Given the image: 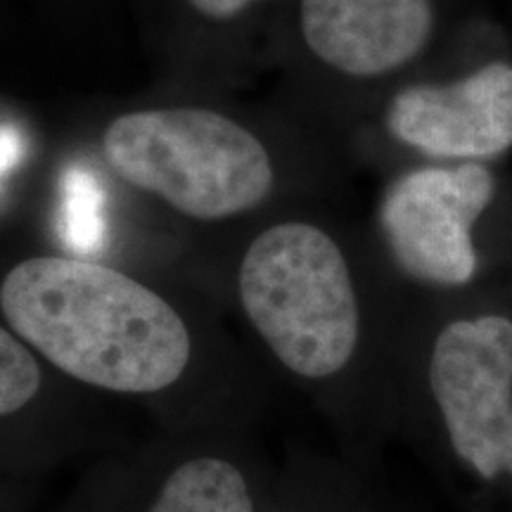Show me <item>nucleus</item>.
Here are the masks:
<instances>
[{"label": "nucleus", "instance_id": "f257e3e1", "mask_svg": "<svg viewBox=\"0 0 512 512\" xmlns=\"http://www.w3.org/2000/svg\"><path fill=\"white\" fill-rule=\"evenodd\" d=\"M0 309L19 339L93 387L162 392L188 368L190 335L174 306L110 266L27 259L5 275Z\"/></svg>", "mask_w": 512, "mask_h": 512}, {"label": "nucleus", "instance_id": "f03ea898", "mask_svg": "<svg viewBox=\"0 0 512 512\" xmlns=\"http://www.w3.org/2000/svg\"><path fill=\"white\" fill-rule=\"evenodd\" d=\"M105 159L126 183L202 221L259 207L273 188V162L245 126L200 107L117 117L102 136Z\"/></svg>", "mask_w": 512, "mask_h": 512}, {"label": "nucleus", "instance_id": "7ed1b4c3", "mask_svg": "<svg viewBox=\"0 0 512 512\" xmlns=\"http://www.w3.org/2000/svg\"><path fill=\"white\" fill-rule=\"evenodd\" d=\"M240 299L266 344L292 373L335 375L354 356L358 302L342 252L309 223L268 228L240 266Z\"/></svg>", "mask_w": 512, "mask_h": 512}, {"label": "nucleus", "instance_id": "20e7f679", "mask_svg": "<svg viewBox=\"0 0 512 512\" xmlns=\"http://www.w3.org/2000/svg\"><path fill=\"white\" fill-rule=\"evenodd\" d=\"M430 384L458 456L484 479L512 477V320L446 325L434 342Z\"/></svg>", "mask_w": 512, "mask_h": 512}, {"label": "nucleus", "instance_id": "39448f33", "mask_svg": "<svg viewBox=\"0 0 512 512\" xmlns=\"http://www.w3.org/2000/svg\"><path fill=\"white\" fill-rule=\"evenodd\" d=\"M494 190V176L475 162L396 178L382 197L380 226L401 271L432 285L470 283L477 273L472 226Z\"/></svg>", "mask_w": 512, "mask_h": 512}, {"label": "nucleus", "instance_id": "423d86ee", "mask_svg": "<svg viewBox=\"0 0 512 512\" xmlns=\"http://www.w3.org/2000/svg\"><path fill=\"white\" fill-rule=\"evenodd\" d=\"M389 133L439 159H489L512 147V67L486 64L453 83L401 91L387 112Z\"/></svg>", "mask_w": 512, "mask_h": 512}, {"label": "nucleus", "instance_id": "0eeeda50", "mask_svg": "<svg viewBox=\"0 0 512 512\" xmlns=\"http://www.w3.org/2000/svg\"><path fill=\"white\" fill-rule=\"evenodd\" d=\"M430 0H302L306 46L351 76H380L411 62L432 36Z\"/></svg>", "mask_w": 512, "mask_h": 512}, {"label": "nucleus", "instance_id": "6e6552de", "mask_svg": "<svg viewBox=\"0 0 512 512\" xmlns=\"http://www.w3.org/2000/svg\"><path fill=\"white\" fill-rule=\"evenodd\" d=\"M150 512H254L247 482L221 458L188 460L166 479Z\"/></svg>", "mask_w": 512, "mask_h": 512}, {"label": "nucleus", "instance_id": "1a4fd4ad", "mask_svg": "<svg viewBox=\"0 0 512 512\" xmlns=\"http://www.w3.org/2000/svg\"><path fill=\"white\" fill-rule=\"evenodd\" d=\"M62 238L72 252L86 256L100 252L107 238L105 192L91 171L69 169L62 178Z\"/></svg>", "mask_w": 512, "mask_h": 512}, {"label": "nucleus", "instance_id": "9d476101", "mask_svg": "<svg viewBox=\"0 0 512 512\" xmlns=\"http://www.w3.org/2000/svg\"><path fill=\"white\" fill-rule=\"evenodd\" d=\"M41 389V368L15 335L0 325V415L22 411Z\"/></svg>", "mask_w": 512, "mask_h": 512}, {"label": "nucleus", "instance_id": "9b49d317", "mask_svg": "<svg viewBox=\"0 0 512 512\" xmlns=\"http://www.w3.org/2000/svg\"><path fill=\"white\" fill-rule=\"evenodd\" d=\"M188 3L209 19H230L247 10L252 3H259V0H188Z\"/></svg>", "mask_w": 512, "mask_h": 512}, {"label": "nucleus", "instance_id": "f8f14e48", "mask_svg": "<svg viewBox=\"0 0 512 512\" xmlns=\"http://www.w3.org/2000/svg\"><path fill=\"white\" fill-rule=\"evenodd\" d=\"M19 152H22V140H19L17 133L12 131V128L0 131V174H3L8 166L15 164Z\"/></svg>", "mask_w": 512, "mask_h": 512}]
</instances>
